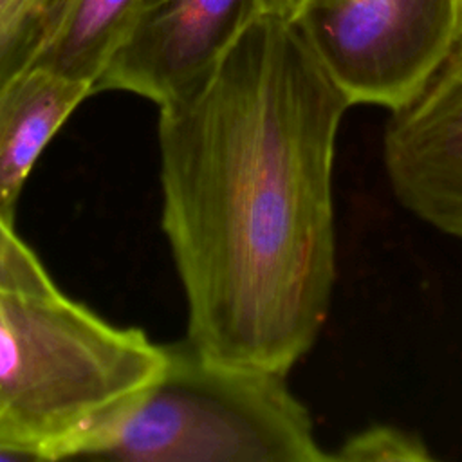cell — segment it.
<instances>
[{
  "instance_id": "7a4b0ae2",
  "label": "cell",
  "mask_w": 462,
  "mask_h": 462,
  "mask_svg": "<svg viewBox=\"0 0 462 462\" xmlns=\"http://www.w3.org/2000/svg\"><path fill=\"white\" fill-rule=\"evenodd\" d=\"M164 345L61 291H0V444L74 460L155 379Z\"/></svg>"
},
{
  "instance_id": "8fae6325",
  "label": "cell",
  "mask_w": 462,
  "mask_h": 462,
  "mask_svg": "<svg viewBox=\"0 0 462 462\" xmlns=\"http://www.w3.org/2000/svg\"><path fill=\"white\" fill-rule=\"evenodd\" d=\"M0 291L58 292V285L36 253L14 233V224L0 217Z\"/></svg>"
},
{
  "instance_id": "8992f818",
  "label": "cell",
  "mask_w": 462,
  "mask_h": 462,
  "mask_svg": "<svg viewBox=\"0 0 462 462\" xmlns=\"http://www.w3.org/2000/svg\"><path fill=\"white\" fill-rule=\"evenodd\" d=\"M383 161L402 208L462 238V40L424 90L392 112Z\"/></svg>"
},
{
  "instance_id": "5b68a950",
  "label": "cell",
  "mask_w": 462,
  "mask_h": 462,
  "mask_svg": "<svg viewBox=\"0 0 462 462\" xmlns=\"http://www.w3.org/2000/svg\"><path fill=\"white\" fill-rule=\"evenodd\" d=\"M260 14V0H141L94 92L126 90L157 103L197 85Z\"/></svg>"
},
{
  "instance_id": "7c38bea8",
  "label": "cell",
  "mask_w": 462,
  "mask_h": 462,
  "mask_svg": "<svg viewBox=\"0 0 462 462\" xmlns=\"http://www.w3.org/2000/svg\"><path fill=\"white\" fill-rule=\"evenodd\" d=\"M307 0H260V14L276 16L287 22H296Z\"/></svg>"
},
{
  "instance_id": "5bb4252c",
  "label": "cell",
  "mask_w": 462,
  "mask_h": 462,
  "mask_svg": "<svg viewBox=\"0 0 462 462\" xmlns=\"http://www.w3.org/2000/svg\"><path fill=\"white\" fill-rule=\"evenodd\" d=\"M455 14H457V42L462 40V0H455Z\"/></svg>"
},
{
  "instance_id": "6da1fadb",
  "label": "cell",
  "mask_w": 462,
  "mask_h": 462,
  "mask_svg": "<svg viewBox=\"0 0 462 462\" xmlns=\"http://www.w3.org/2000/svg\"><path fill=\"white\" fill-rule=\"evenodd\" d=\"M350 101L296 22L258 14L159 106L162 229L200 352L287 374L328 316L332 168Z\"/></svg>"
},
{
  "instance_id": "277c9868",
  "label": "cell",
  "mask_w": 462,
  "mask_h": 462,
  "mask_svg": "<svg viewBox=\"0 0 462 462\" xmlns=\"http://www.w3.org/2000/svg\"><path fill=\"white\" fill-rule=\"evenodd\" d=\"M298 27L350 105L397 112L457 43L455 0H307Z\"/></svg>"
},
{
  "instance_id": "52a82bcc",
  "label": "cell",
  "mask_w": 462,
  "mask_h": 462,
  "mask_svg": "<svg viewBox=\"0 0 462 462\" xmlns=\"http://www.w3.org/2000/svg\"><path fill=\"white\" fill-rule=\"evenodd\" d=\"M94 92L92 85L29 67L0 94V217L14 224L23 184L76 106Z\"/></svg>"
},
{
  "instance_id": "30bf717a",
  "label": "cell",
  "mask_w": 462,
  "mask_h": 462,
  "mask_svg": "<svg viewBox=\"0 0 462 462\" xmlns=\"http://www.w3.org/2000/svg\"><path fill=\"white\" fill-rule=\"evenodd\" d=\"M435 455L413 431L393 424H372L350 435L332 462H428Z\"/></svg>"
},
{
  "instance_id": "3957f363",
  "label": "cell",
  "mask_w": 462,
  "mask_h": 462,
  "mask_svg": "<svg viewBox=\"0 0 462 462\" xmlns=\"http://www.w3.org/2000/svg\"><path fill=\"white\" fill-rule=\"evenodd\" d=\"M78 458L125 462H330L285 375L164 345L155 379Z\"/></svg>"
},
{
  "instance_id": "4fadbf2b",
  "label": "cell",
  "mask_w": 462,
  "mask_h": 462,
  "mask_svg": "<svg viewBox=\"0 0 462 462\" xmlns=\"http://www.w3.org/2000/svg\"><path fill=\"white\" fill-rule=\"evenodd\" d=\"M0 462H32V458L18 449L0 444Z\"/></svg>"
},
{
  "instance_id": "ba28073f",
  "label": "cell",
  "mask_w": 462,
  "mask_h": 462,
  "mask_svg": "<svg viewBox=\"0 0 462 462\" xmlns=\"http://www.w3.org/2000/svg\"><path fill=\"white\" fill-rule=\"evenodd\" d=\"M141 0H52L31 67L96 87L123 43Z\"/></svg>"
},
{
  "instance_id": "9c48e42d",
  "label": "cell",
  "mask_w": 462,
  "mask_h": 462,
  "mask_svg": "<svg viewBox=\"0 0 462 462\" xmlns=\"http://www.w3.org/2000/svg\"><path fill=\"white\" fill-rule=\"evenodd\" d=\"M52 0H0V94L40 49Z\"/></svg>"
}]
</instances>
